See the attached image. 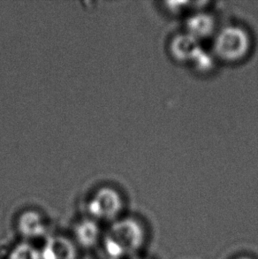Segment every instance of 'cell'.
<instances>
[{
    "label": "cell",
    "mask_w": 258,
    "mask_h": 259,
    "mask_svg": "<svg viewBox=\"0 0 258 259\" xmlns=\"http://www.w3.org/2000/svg\"><path fill=\"white\" fill-rule=\"evenodd\" d=\"M147 242V231L141 221L124 218L113 221L105 236L104 246L111 259L136 255Z\"/></svg>",
    "instance_id": "obj_1"
},
{
    "label": "cell",
    "mask_w": 258,
    "mask_h": 259,
    "mask_svg": "<svg viewBox=\"0 0 258 259\" xmlns=\"http://www.w3.org/2000/svg\"><path fill=\"white\" fill-rule=\"evenodd\" d=\"M251 47V36L248 30L241 26L229 25L215 35L213 53L219 60L236 63L248 56Z\"/></svg>",
    "instance_id": "obj_2"
},
{
    "label": "cell",
    "mask_w": 258,
    "mask_h": 259,
    "mask_svg": "<svg viewBox=\"0 0 258 259\" xmlns=\"http://www.w3.org/2000/svg\"><path fill=\"white\" fill-rule=\"evenodd\" d=\"M124 201L116 189L104 187L98 189L88 203L91 216L105 221H114L121 213Z\"/></svg>",
    "instance_id": "obj_3"
},
{
    "label": "cell",
    "mask_w": 258,
    "mask_h": 259,
    "mask_svg": "<svg viewBox=\"0 0 258 259\" xmlns=\"http://www.w3.org/2000/svg\"><path fill=\"white\" fill-rule=\"evenodd\" d=\"M199 42L188 33L177 35L170 45V52L175 60L193 63L202 52Z\"/></svg>",
    "instance_id": "obj_4"
},
{
    "label": "cell",
    "mask_w": 258,
    "mask_h": 259,
    "mask_svg": "<svg viewBox=\"0 0 258 259\" xmlns=\"http://www.w3.org/2000/svg\"><path fill=\"white\" fill-rule=\"evenodd\" d=\"M41 259H76V248L64 236H51L40 250Z\"/></svg>",
    "instance_id": "obj_5"
},
{
    "label": "cell",
    "mask_w": 258,
    "mask_h": 259,
    "mask_svg": "<svg viewBox=\"0 0 258 259\" xmlns=\"http://www.w3.org/2000/svg\"><path fill=\"white\" fill-rule=\"evenodd\" d=\"M216 22L212 15L198 11L190 14L187 22V33L200 41L214 34Z\"/></svg>",
    "instance_id": "obj_6"
},
{
    "label": "cell",
    "mask_w": 258,
    "mask_h": 259,
    "mask_svg": "<svg viewBox=\"0 0 258 259\" xmlns=\"http://www.w3.org/2000/svg\"><path fill=\"white\" fill-rule=\"evenodd\" d=\"M18 230L24 238H37L46 233L41 215L35 210H26L18 220Z\"/></svg>",
    "instance_id": "obj_7"
},
{
    "label": "cell",
    "mask_w": 258,
    "mask_h": 259,
    "mask_svg": "<svg viewBox=\"0 0 258 259\" xmlns=\"http://www.w3.org/2000/svg\"><path fill=\"white\" fill-rule=\"evenodd\" d=\"M100 235V228L97 222L92 220H84L76 225L74 236L76 242L81 247L89 249L98 242Z\"/></svg>",
    "instance_id": "obj_8"
},
{
    "label": "cell",
    "mask_w": 258,
    "mask_h": 259,
    "mask_svg": "<svg viewBox=\"0 0 258 259\" xmlns=\"http://www.w3.org/2000/svg\"><path fill=\"white\" fill-rule=\"evenodd\" d=\"M9 259H41V256L35 247L23 242L12 250Z\"/></svg>",
    "instance_id": "obj_9"
},
{
    "label": "cell",
    "mask_w": 258,
    "mask_h": 259,
    "mask_svg": "<svg viewBox=\"0 0 258 259\" xmlns=\"http://www.w3.org/2000/svg\"><path fill=\"white\" fill-rule=\"evenodd\" d=\"M234 259H255L252 256H248V255H241V256H236Z\"/></svg>",
    "instance_id": "obj_10"
},
{
    "label": "cell",
    "mask_w": 258,
    "mask_h": 259,
    "mask_svg": "<svg viewBox=\"0 0 258 259\" xmlns=\"http://www.w3.org/2000/svg\"><path fill=\"white\" fill-rule=\"evenodd\" d=\"M134 259H150V258H147V257H136V258Z\"/></svg>",
    "instance_id": "obj_11"
}]
</instances>
